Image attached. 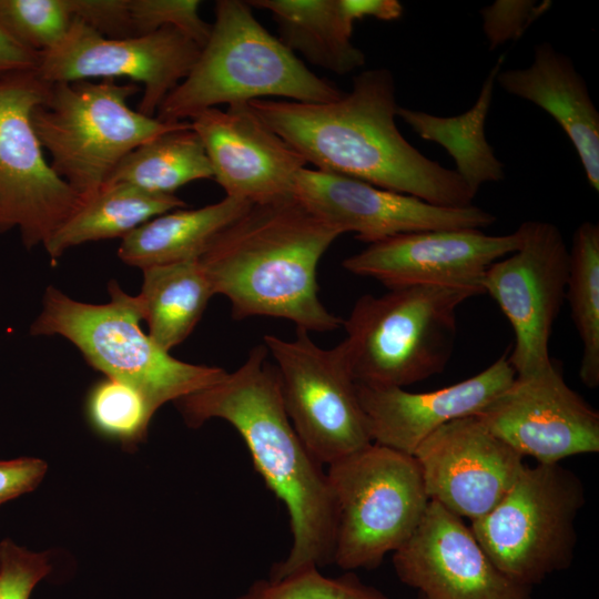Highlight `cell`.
Instances as JSON below:
<instances>
[{"instance_id": "6da1fadb", "label": "cell", "mask_w": 599, "mask_h": 599, "mask_svg": "<svg viewBox=\"0 0 599 599\" xmlns=\"http://www.w3.org/2000/svg\"><path fill=\"white\" fill-rule=\"evenodd\" d=\"M248 104L316 170L437 206L471 205L475 194L457 172L420 153L399 132L395 79L387 68L358 73L352 90L332 102L260 99Z\"/></svg>"}, {"instance_id": "7a4b0ae2", "label": "cell", "mask_w": 599, "mask_h": 599, "mask_svg": "<svg viewBox=\"0 0 599 599\" xmlns=\"http://www.w3.org/2000/svg\"><path fill=\"white\" fill-rule=\"evenodd\" d=\"M174 403L192 428L212 418L231 424L267 488L285 505L292 545L268 578L333 564L336 508L326 469L286 414L278 373L266 346L256 345L234 372Z\"/></svg>"}, {"instance_id": "3957f363", "label": "cell", "mask_w": 599, "mask_h": 599, "mask_svg": "<svg viewBox=\"0 0 599 599\" xmlns=\"http://www.w3.org/2000/svg\"><path fill=\"white\" fill-rule=\"evenodd\" d=\"M341 235L292 195L251 204L199 260L235 319L277 317L307 332H328L344 319L321 302L317 266Z\"/></svg>"}, {"instance_id": "277c9868", "label": "cell", "mask_w": 599, "mask_h": 599, "mask_svg": "<svg viewBox=\"0 0 599 599\" xmlns=\"http://www.w3.org/2000/svg\"><path fill=\"white\" fill-rule=\"evenodd\" d=\"M343 92L317 77L254 17L247 1L220 0L206 43L186 78L165 98L156 118L190 121L220 104L282 97L325 103Z\"/></svg>"}, {"instance_id": "5b68a950", "label": "cell", "mask_w": 599, "mask_h": 599, "mask_svg": "<svg viewBox=\"0 0 599 599\" xmlns=\"http://www.w3.org/2000/svg\"><path fill=\"white\" fill-rule=\"evenodd\" d=\"M484 294L473 286L414 285L366 294L343 321L341 342L359 385L400 387L445 370L454 351L457 311Z\"/></svg>"}, {"instance_id": "8992f818", "label": "cell", "mask_w": 599, "mask_h": 599, "mask_svg": "<svg viewBox=\"0 0 599 599\" xmlns=\"http://www.w3.org/2000/svg\"><path fill=\"white\" fill-rule=\"evenodd\" d=\"M109 294L108 303L90 304L49 286L30 333L69 339L105 377L140 392L154 413L167 402L213 385L227 373L172 357L142 331L135 296L115 281L109 283Z\"/></svg>"}, {"instance_id": "52a82bcc", "label": "cell", "mask_w": 599, "mask_h": 599, "mask_svg": "<svg viewBox=\"0 0 599 599\" xmlns=\"http://www.w3.org/2000/svg\"><path fill=\"white\" fill-rule=\"evenodd\" d=\"M141 88L105 79L50 83L31 120L52 170L81 204L105 185L121 160L144 142L190 123L163 122L128 105Z\"/></svg>"}, {"instance_id": "ba28073f", "label": "cell", "mask_w": 599, "mask_h": 599, "mask_svg": "<svg viewBox=\"0 0 599 599\" xmlns=\"http://www.w3.org/2000/svg\"><path fill=\"white\" fill-rule=\"evenodd\" d=\"M326 474L336 508L333 564L346 571L377 568L427 509L417 460L372 443L327 465Z\"/></svg>"}, {"instance_id": "9c48e42d", "label": "cell", "mask_w": 599, "mask_h": 599, "mask_svg": "<svg viewBox=\"0 0 599 599\" xmlns=\"http://www.w3.org/2000/svg\"><path fill=\"white\" fill-rule=\"evenodd\" d=\"M585 501L583 485L570 469L525 465L497 505L469 527L504 575L532 588L570 567Z\"/></svg>"}, {"instance_id": "30bf717a", "label": "cell", "mask_w": 599, "mask_h": 599, "mask_svg": "<svg viewBox=\"0 0 599 599\" xmlns=\"http://www.w3.org/2000/svg\"><path fill=\"white\" fill-rule=\"evenodd\" d=\"M263 344L275 362L286 414L315 458L327 466L373 443L341 343L322 348L297 328L292 341L267 334Z\"/></svg>"}, {"instance_id": "8fae6325", "label": "cell", "mask_w": 599, "mask_h": 599, "mask_svg": "<svg viewBox=\"0 0 599 599\" xmlns=\"http://www.w3.org/2000/svg\"><path fill=\"white\" fill-rule=\"evenodd\" d=\"M50 83L35 71L0 78V233L17 229L23 245H44L81 206L52 170L33 129V109Z\"/></svg>"}, {"instance_id": "7c38bea8", "label": "cell", "mask_w": 599, "mask_h": 599, "mask_svg": "<svg viewBox=\"0 0 599 599\" xmlns=\"http://www.w3.org/2000/svg\"><path fill=\"white\" fill-rule=\"evenodd\" d=\"M517 232L519 246L487 268L481 286L511 325L508 361L516 376H526L551 361L549 342L566 298L569 250L550 222L525 221Z\"/></svg>"}, {"instance_id": "4fadbf2b", "label": "cell", "mask_w": 599, "mask_h": 599, "mask_svg": "<svg viewBox=\"0 0 599 599\" xmlns=\"http://www.w3.org/2000/svg\"><path fill=\"white\" fill-rule=\"evenodd\" d=\"M200 51L197 43L173 28L111 39L73 20L65 37L41 52L35 72L47 83L128 78L143 85L138 111L154 116L186 78Z\"/></svg>"}, {"instance_id": "5bb4252c", "label": "cell", "mask_w": 599, "mask_h": 599, "mask_svg": "<svg viewBox=\"0 0 599 599\" xmlns=\"http://www.w3.org/2000/svg\"><path fill=\"white\" fill-rule=\"evenodd\" d=\"M476 416L495 436L538 464L599 451V413L564 379L555 361L514 382Z\"/></svg>"}, {"instance_id": "9a60e30c", "label": "cell", "mask_w": 599, "mask_h": 599, "mask_svg": "<svg viewBox=\"0 0 599 599\" xmlns=\"http://www.w3.org/2000/svg\"><path fill=\"white\" fill-rule=\"evenodd\" d=\"M293 195L342 234L367 244L418 231L485 229L497 217L476 205L443 207L417 197L319 170L303 167Z\"/></svg>"}, {"instance_id": "2e32d148", "label": "cell", "mask_w": 599, "mask_h": 599, "mask_svg": "<svg viewBox=\"0 0 599 599\" xmlns=\"http://www.w3.org/2000/svg\"><path fill=\"white\" fill-rule=\"evenodd\" d=\"M413 456L429 500L470 521L497 505L526 465L474 415L439 427Z\"/></svg>"}, {"instance_id": "e0dca14e", "label": "cell", "mask_w": 599, "mask_h": 599, "mask_svg": "<svg viewBox=\"0 0 599 599\" xmlns=\"http://www.w3.org/2000/svg\"><path fill=\"white\" fill-rule=\"evenodd\" d=\"M393 565L424 599H532V588L504 575L463 518L434 500Z\"/></svg>"}, {"instance_id": "ac0fdd59", "label": "cell", "mask_w": 599, "mask_h": 599, "mask_svg": "<svg viewBox=\"0 0 599 599\" xmlns=\"http://www.w3.org/2000/svg\"><path fill=\"white\" fill-rule=\"evenodd\" d=\"M519 242L517 230L507 235H488L478 229L418 231L368 244L342 265L388 290L426 284L483 290L487 268L517 250Z\"/></svg>"}, {"instance_id": "d6986e66", "label": "cell", "mask_w": 599, "mask_h": 599, "mask_svg": "<svg viewBox=\"0 0 599 599\" xmlns=\"http://www.w3.org/2000/svg\"><path fill=\"white\" fill-rule=\"evenodd\" d=\"M190 123L225 196L256 204L293 195L294 177L307 163L248 103L204 110Z\"/></svg>"}, {"instance_id": "ffe728a7", "label": "cell", "mask_w": 599, "mask_h": 599, "mask_svg": "<svg viewBox=\"0 0 599 599\" xmlns=\"http://www.w3.org/2000/svg\"><path fill=\"white\" fill-rule=\"evenodd\" d=\"M516 373L502 354L475 376L423 393L400 387H372L356 383L372 441L414 455L417 447L443 425L475 415L504 392Z\"/></svg>"}, {"instance_id": "44dd1931", "label": "cell", "mask_w": 599, "mask_h": 599, "mask_svg": "<svg viewBox=\"0 0 599 599\" xmlns=\"http://www.w3.org/2000/svg\"><path fill=\"white\" fill-rule=\"evenodd\" d=\"M496 82L507 93L547 112L570 139L589 185L599 191V112L588 85L572 60L540 42L532 62L521 69L499 71Z\"/></svg>"}, {"instance_id": "7402d4cb", "label": "cell", "mask_w": 599, "mask_h": 599, "mask_svg": "<svg viewBox=\"0 0 599 599\" xmlns=\"http://www.w3.org/2000/svg\"><path fill=\"white\" fill-rule=\"evenodd\" d=\"M275 20L280 40L308 62L344 75L363 67L365 53L353 44L355 21L344 0H250Z\"/></svg>"}, {"instance_id": "603a6c76", "label": "cell", "mask_w": 599, "mask_h": 599, "mask_svg": "<svg viewBox=\"0 0 599 599\" xmlns=\"http://www.w3.org/2000/svg\"><path fill=\"white\" fill-rule=\"evenodd\" d=\"M250 206V202L225 196L199 209L160 214L125 235L118 255L141 270L200 258L213 238Z\"/></svg>"}, {"instance_id": "cb8c5ba5", "label": "cell", "mask_w": 599, "mask_h": 599, "mask_svg": "<svg viewBox=\"0 0 599 599\" xmlns=\"http://www.w3.org/2000/svg\"><path fill=\"white\" fill-rule=\"evenodd\" d=\"M504 62L500 55L490 69L474 105L453 116L434 115L398 106L399 116L423 140L443 146L456 164L455 171L476 195L485 183L502 181L505 164L487 141L485 123L493 100L496 77Z\"/></svg>"}, {"instance_id": "d4e9b609", "label": "cell", "mask_w": 599, "mask_h": 599, "mask_svg": "<svg viewBox=\"0 0 599 599\" xmlns=\"http://www.w3.org/2000/svg\"><path fill=\"white\" fill-rule=\"evenodd\" d=\"M143 284L135 296L149 336L170 352L192 333L215 295L200 260L142 270Z\"/></svg>"}, {"instance_id": "484cf974", "label": "cell", "mask_w": 599, "mask_h": 599, "mask_svg": "<svg viewBox=\"0 0 599 599\" xmlns=\"http://www.w3.org/2000/svg\"><path fill=\"white\" fill-rule=\"evenodd\" d=\"M174 195L154 194L130 184H108L55 231L44 245L52 261L67 250L87 243L124 237L149 220L185 207Z\"/></svg>"}, {"instance_id": "4316f807", "label": "cell", "mask_w": 599, "mask_h": 599, "mask_svg": "<svg viewBox=\"0 0 599 599\" xmlns=\"http://www.w3.org/2000/svg\"><path fill=\"white\" fill-rule=\"evenodd\" d=\"M204 179H213V171L200 136L189 123L135 148L116 165L105 185L123 183L174 195L181 186Z\"/></svg>"}, {"instance_id": "83f0119b", "label": "cell", "mask_w": 599, "mask_h": 599, "mask_svg": "<svg viewBox=\"0 0 599 599\" xmlns=\"http://www.w3.org/2000/svg\"><path fill=\"white\" fill-rule=\"evenodd\" d=\"M571 317L582 343L579 377L588 388L599 386V225L585 221L569 250L566 290Z\"/></svg>"}, {"instance_id": "f1b7e54d", "label": "cell", "mask_w": 599, "mask_h": 599, "mask_svg": "<svg viewBox=\"0 0 599 599\" xmlns=\"http://www.w3.org/2000/svg\"><path fill=\"white\" fill-rule=\"evenodd\" d=\"M87 414L99 434L131 450L145 439L155 413L135 388L105 377L90 389Z\"/></svg>"}, {"instance_id": "f546056e", "label": "cell", "mask_w": 599, "mask_h": 599, "mask_svg": "<svg viewBox=\"0 0 599 599\" xmlns=\"http://www.w3.org/2000/svg\"><path fill=\"white\" fill-rule=\"evenodd\" d=\"M73 20L69 0H0V27L35 52L55 47Z\"/></svg>"}, {"instance_id": "4dcf8cb0", "label": "cell", "mask_w": 599, "mask_h": 599, "mask_svg": "<svg viewBox=\"0 0 599 599\" xmlns=\"http://www.w3.org/2000/svg\"><path fill=\"white\" fill-rule=\"evenodd\" d=\"M236 599H389L348 571L328 577L309 567L280 579H261Z\"/></svg>"}, {"instance_id": "1f68e13d", "label": "cell", "mask_w": 599, "mask_h": 599, "mask_svg": "<svg viewBox=\"0 0 599 599\" xmlns=\"http://www.w3.org/2000/svg\"><path fill=\"white\" fill-rule=\"evenodd\" d=\"M200 6L199 0H130L133 33L143 35L173 28L202 49L210 37L212 23L200 17Z\"/></svg>"}, {"instance_id": "d6a6232c", "label": "cell", "mask_w": 599, "mask_h": 599, "mask_svg": "<svg viewBox=\"0 0 599 599\" xmlns=\"http://www.w3.org/2000/svg\"><path fill=\"white\" fill-rule=\"evenodd\" d=\"M52 570L48 552H33L6 539L0 542V599H29Z\"/></svg>"}, {"instance_id": "836d02e7", "label": "cell", "mask_w": 599, "mask_h": 599, "mask_svg": "<svg viewBox=\"0 0 599 599\" xmlns=\"http://www.w3.org/2000/svg\"><path fill=\"white\" fill-rule=\"evenodd\" d=\"M550 4V1L497 0L484 7L480 16L489 49L494 50L507 41L518 39Z\"/></svg>"}, {"instance_id": "e575fe53", "label": "cell", "mask_w": 599, "mask_h": 599, "mask_svg": "<svg viewBox=\"0 0 599 599\" xmlns=\"http://www.w3.org/2000/svg\"><path fill=\"white\" fill-rule=\"evenodd\" d=\"M69 4L74 20L103 37H134L130 0H69Z\"/></svg>"}, {"instance_id": "d590c367", "label": "cell", "mask_w": 599, "mask_h": 599, "mask_svg": "<svg viewBox=\"0 0 599 599\" xmlns=\"http://www.w3.org/2000/svg\"><path fill=\"white\" fill-rule=\"evenodd\" d=\"M47 470V463L39 458L0 460V506L35 489Z\"/></svg>"}, {"instance_id": "8d00e7d4", "label": "cell", "mask_w": 599, "mask_h": 599, "mask_svg": "<svg viewBox=\"0 0 599 599\" xmlns=\"http://www.w3.org/2000/svg\"><path fill=\"white\" fill-rule=\"evenodd\" d=\"M40 54L18 43L0 27V78L35 71Z\"/></svg>"}, {"instance_id": "74e56055", "label": "cell", "mask_w": 599, "mask_h": 599, "mask_svg": "<svg viewBox=\"0 0 599 599\" xmlns=\"http://www.w3.org/2000/svg\"><path fill=\"white\" fill-rule=\"evenodd\" d=\"M344 3L355 22L364 18L390 21L403 14V6L397 0H344Z\"/></svg>"}, {"instance_id": "f35d334b", "label": "cell", "mask_w": 599, "mask_h": 599, "mask_svg": "<svg viewBox=\"0 0 599 599\" xmlns=\"http://www.w3.org/2000/svg\"><path fill=\"white\" fill-rule=\"evenodd\" d=\"M416 599H424L420 595H417Z\"/></svg>"}]
</instances>
